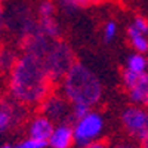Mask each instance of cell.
Masks as SVG:
<instances>
[{
  "mask_svg": "<svg viewBox=\"0 0 148 148\" xmlns=\"http://www.w3.org/2000/svg\"><path fill=\"white\" fill-rule=\"evenodd\" d=\"M6 25V19H5V14H3V9L0 6V37H2V33H3V28Z\"/></svg>",
  "mask_w": 148,
  "mask_h": 148,
  "instance_id": "cell-21",
  "label": "cell"
},
{
  "mask_svg": "<svg viewBox=\"0 0 148 148\" xmlns=\"http://www.w3.org/2000/svg\"><path fill=\"white\" fill-rule=\"evenodd\" d=\"M16 53L9 47H0V73H10L16 62Z\"/></svg>",
  "mask_w": 148,
  "mask_h": 148,
  "instance_id": "cell-14",
  "label": "cell"
},
{
  "mask_svg": "<svg viewBox=\"0 0 148 148\" xmlns=\"http://www.w3.org/2000/svg\"><path fill=\"white\" fill-rule=\"evenodd\" d=\"M129 99L132 104L142 105L148 108V73H144L136 82V84L132 86L130 89H127Z\"/></svg>",
  "mask_w": 148,
  "mask_h": 148,
  "instance_id": "cell-10",
  "label": "cell"
},
{
  "mask_svg": "<svg viewBox=\"0 0 148 148\" xmlns=\"http://www.w3.org/2000/svg\"><path fill=\"white\" fill-rule=\"evenodd\" d=\"M52 80L46 71L43 58L24 52L10 70L9 92L12 99L25 107H39L52 92Z\"/></svg>",
  "mask_w": 148,
  "mask_h": 148,
  "instance_id": "cell-1",
  "label": "cell"
},
{
  "mask_svg": "<svg viewBox=\"0 0 148 148\" xmlns=\"http://www.w3.org/2000/svg\"><path fill=\"white\" fill-rule=\"evenodd\" d=\"M104 117L101 113L90 110L84 117L77 120L73 125V133H74V144L80 147H86L95 141H99L101 135L104 132Z\"/></svg>",
  "mask_w": 148,
  "mask_h": 148,
  "instance_id": "cell-4",
  "label": "cell"
},
{
  "mask_svg": "<svg viewBox=\"0 0 148 148\" xmlns=\"http://www.w3.org/2000/svg\"><path fill=\"white\" fill-rule=\"evenodd\" d=\"M47 142L51 148H71V145L74 144V133L71 123L68 121L58 123L53 127V132Z\"/></svg>",
  "mask_w": 148,
  "mask_h": 148,
  "instance_id": "cell-8",
  "label": "cell"
},
{
  "mask_svg": "<svg viewBox=\"0 0 148 148\" xmlns=\"http://www.w3.org/2000/svg\"><path fill=\"white\" fill-rule=\"evenodd\" d=\"M83 148H110V145H107V144L102 142V141H95V142L86 145V147H83Z\"/></svg>",
  "mask_w": 148,
  "mask_h": 148,
  "instance_id": "cell-20",
  "label": "cell"
},
{
  "mask_svg": "<svg viewBox=\"0 0 148 148\" xmlns=\"http://www.w3.org/2000/svg\"><path fill=\"white\" fill-rule=\"evenodd\" d=\"M12 148H28V147L24 144V141H22L21 144H18V145H15V147H12Z\"/></svg>",
  "mask_w": 148,
  "mask_h": 148,
  "instance_id": "cell-23",
  "label": "cell"
},
{
  "mask_svg": "<svg viewBox=\"0 0 148 148\" xmlns=\"http://www.w3.org/2000/svg\"><path fill=\"white\" fill-rule=\"evenodd\" d=\"M25 119V105L15 99L0 102V133L12 130Z\"/></svg>",
  "mask_w": 148,
  "mask_h": 148,
  "instance_id": "cell-7",
  "label": "cell"
},
{
  "mask_svg": "<svg viewBox=\"0 0 148 148\" xmlns=\"http://www.w3.org/2000/svg\"><path fill=\"white\" fill-rule=\"evenodd\" d=\"M39 28L40 31L51 40H58L61 37V27L55 21V18H39Z\"/></svg>",
  "mask_w": 148,
  "mask_h": 148,
  "instance_id": "cell-12",
  "label": "cell"
},
{
  "mask_svg": "<svg viewBox=\"0 0 148 148\" xmlns=\"http://www.w3.org/2000/svg\"><path fill=\"white\" fill-rule=\"evenodd\" d=\"M101 2H102V0H58L61 9L65 10L67 14H73V12H76L77 9L88 8L90 5L101 3Z\"/></svg>",
  "mask_w": 148,
  "mask_h": 148,
  "instance_id": "cell-15",
  "label": "cell"
},
{
  "mask_svg": "<svg viewBox=\"0 0 148 148\" xmlns=\"http://www.w3.org/2000/svg\"><path fill=\"white\" fill-rule=\"evenodd\" d=\"M127 37H129V42H130L132 47L136 52L144 53V55L148 52V33L139 30L136 25L130 24L127 27Z\"/></svg>",
  "mask_w": 148,
  "mask_h": 148,
  "instance_id": "cell-11",
  "label": "cell"
},
{
  "mask_svg": "<svg viewBox=\"0 0 148 148\" xmlns=\"http://www.w3.org/2000/svg\"><path fill=\"white\" fill-rule=\"evenodd\" d=\"M2 2H3V0H0V5H2Z\"/></svg>",
  "mask_w": 148,
  "mask_h": 148,
  "instance_id": "cell-25",
  "label": "cell"
},
{
  "mask_svg": "<svg viewBox=\"0 0 148 148\" xmlns=\"http://www.w3.org/2000/svg\"><path fill=\"white\" fill-rule=\"evenodd\" d=\"M125 68L136 73V74H144V73H147V68H148V59L145 58L144 53L136 52L127 58Z\"/></svg>",
  "mask_w": 148,
  "mask_h": 148,
  "instance_id": "cell-13",
  "label": "cell"
},
{
  "mask_svg": "<svg viewBox=\"0 0 148 148\" xmlns=\"http://www.w3.org/2000/svg\"><path fill=\"white\" fill-rule=\"evenodd\" d=\"M55 123L47 119L43 114L36 116L34 119H31V121L28 123V138H34V139H43V141H49L51 135L53 132Z\"/></svg>",
  "mask_w": 148,
  "mask_h": 148,
  "instance_id": "cell-9",
  "label": "cell"
},
{
  "mask_svg": "<svg viewBox=\"0 0 148 148\" xmlns=\"http://www.w3.org/2000/svg\"><path fill=\"white\" fill-rule=\"evenodd\" d=\"M110 148H142V147L136 141H117L114 144H111Z\"/></svg>",
  "mask_w": 148,
  "mask_h": 148,
  "instance_id": "cell-19",
  "label": "cell"
},
{
  "mask_svg": "<svg viewBox=\"0 0 148 148\" xmlns=\"http://www.w3.org/2000/svg\"><path fill=\"white\" fill-rule=\"evenodd\" d=\"M28 148H47L49 147V142L47 141H43V139H34V138H27L24 141Z\"/></svg>",
  "mask_w": 148,
  "mask_h": 148,
  "instance_id": "cell-18",
  "label": "cell"
},
{
  "mask_svg": "<svg viewBox=\"0 0 148 148\" xmlns=\"http://www.w3.org/2000/svg\"><path fill=\"white\" fill-rule=\"evenodd\" d=\"M0 148H12L10 145H0Z\"/></svg>",
  "mask_w": 148,
  "mask_h": 148,
  "instance_id": "cell-24",
  "label": "cell"
},
{
  "mask_svg": "<svg viewBox=\"0 0 148 148\" xmlns=\"http://www.w3.org/2000/svg\"><path fill=\"white\" fill-rule=\"evenodd\" d=\"M59 84L62 95L71 104H82L92 108L102 98V83L99 77L79 61L74 62Z\"/></svg>",
  "mask_w": 148,
  "mask_h": 148,
  "instance_id": "cell-2",
  "label": "cell"
},
{
  "mask_svg": "<svg viewBox=\"0 0 148 148\" xmlns=\"http://www.w3.org/2000/svg\"><path fill=\"white\" fill-rule=\"evenodd\" d=\"M39 18H52L55 15V5L51 0H45L39 6Z\"/></svg>",
  "mask_w": 148,
  "mask_h": 148,
  "instance_id": "cell-16",
  "label": "cell"
},
{
  "mask_svg": "<svg viewBox=\"0 0 148 148\" xmlns=\"http://www.w3.org/2000/svg\"><path fill=\"white\" fill-rule=\"evenodd\" d=\"M139 144H141V147H142V148H148V136H147L142 142H139Z\"/></svg>",
  "mask_w": 148,
  "mask_h": 148,
  "instance_id": "cell-22",
  "label": "cell"
},
{
  "mask_svg": "<svg viewBox=\"0 0 148 148\" xmlns=\"http://www.w3.org/2000/svg\"><path fill=\"white\" fill-rule=\"evenodd\" d=\"M117 36V24L114 21H108L104 27V42L110 43L116 39Z\"/></svg>",
  "mask_w": 148,
  "mask_h": 148,
  "instance_id": "cell-17",
  "label": "cell"
},
{
  "mask_svg": "<svg viewBox=\"0 0 148 148\" xmlns=\"http://www.w3.org/2000/svg\"><path fill=\"white\" fill-rule=\"evenodd\" d=\"M43 62L52 83L56 84L62 82L65 74L74 65L76 55H74L71 46L67 42L58 39L51 43V47L43 58Z\"/></svg>",
  "mask_w": 148,
  "mask_h": 148,
  "instance_id": "cell-3",
  "label": "cell"
},
{
  "mask_svg": "<svg viewBox=\"0 0 148 148\" xmlns=\"http://www.w3.org/2000/svg\"><path fill=\"white\" fill-rule=\"evenodd\" d=\"M121 125L132 141L142 142L148 136V108L132 104L121 113Z\"/></svg>",
  "mask_w": 148,
  "mask_h": 148,
  "instance_id": "cell-5",
  "label": "cell"
},
{
  "mask_svg": "<svg viewBox=\"0 0 148 148\" xmlns=\"http://www.w3.org/2000/svg\"><path fill=\"white\" fill-rule=\"evenodd\" d=\"M39 110H40V113L43 116H46L47 119H51L53 123L58 125V123H62V121H68L70 120L71 102L67 99L62 93L51 92L40 102Z\"/></svg>",
  "mask_w": 148,
  "mask_h": 148,
  "instance_id": "cell-6",
  "label": "cell"
}]
</instances>
